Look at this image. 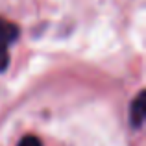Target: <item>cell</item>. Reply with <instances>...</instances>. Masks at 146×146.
<instances>
[{"instance_id": "cell-3", "label": "cell", "mask_w": 146, "mask_h": 146, "mask_svg": "<svg viewBox=\"0 0 146 146\" xmlns=\"http://www.w3.org/2000/svg\"><path fill=\"white\" fill-rule=\"evenodd\" d=\"M19 146H43V143H41L35 135H26L24 139L19 143Z\"/></svg>"}, {"instance_id": "cell-2", "label": "cell", "mask_w": 146, "mask_h": 146, "mask_svg": "<svg viewBox=\"0 0 146 146\" xmlns=\"http://www.w3.org/2000/svg\"><path fill=\"white\" fill-rule=\"evenodd\" d=\"M144 122V93L141 91L129 106V126L133 129H141Z\"/></svg>"}, {"instance_id": "cell-1", "label": "cell", "mask_w": 146, "mask_h": 146, "mask_svg": "<svg viewBox=\"0 0 146 146\" xmlns=\"http://www.w3.org/2000/svg\"><path fill=\"white\" fill-rule=\"evenodd\" d=\"M19 28L17 24L0 17V72L6 70L9 63V46L17 41Z\"/></svg>"}]
</instances>
